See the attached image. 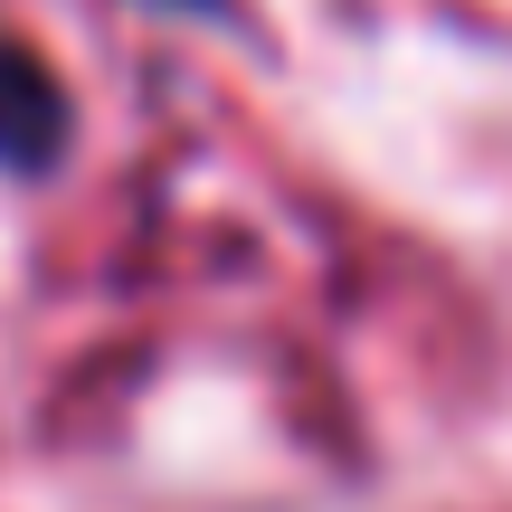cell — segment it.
<instances>
[{"instance_id": "6da1fadb", "label": "cell", "mask_w": 512, "mask_h": 512, "mask_svg": "<svg viewBox=\"0 0 512 512\" xmlns=\"http://www.w3.org/2000/svg\"><path fill=\"white\" fill-rule=\"evenodd\" d=\"M67 152V86L48 76V57L0 38V162L10 171H48Z\"/></svg>"}]
</instances>
